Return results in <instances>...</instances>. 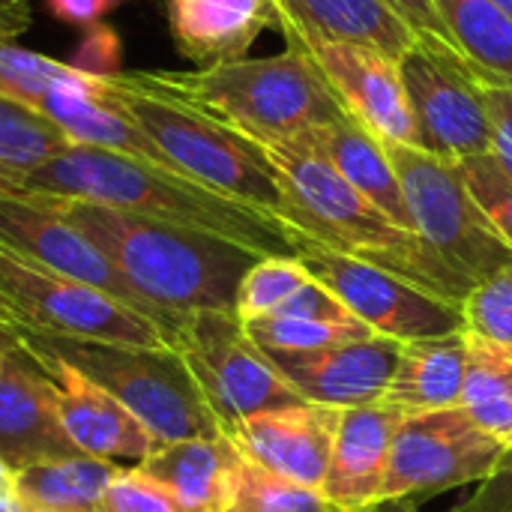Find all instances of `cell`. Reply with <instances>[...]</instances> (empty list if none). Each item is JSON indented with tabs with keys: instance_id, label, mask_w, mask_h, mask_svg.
Masks as SVG:
<instances>
[{
	"instance_id": "cell-1",
	"label": "cell",
	"mask_w": 512,
	"mask_h": 512,
	"mask_svg": "<svg viewBox=\"0 0 512 512\" xmlns=\"http://www.w3.org/2000/svg\"><path fill=\"white\" fill-rule=\"evenodd\" d=\"M18 195H54L105 204L147 219L207 231L258 255L297 258L294 234L270 213L219 195L153 159L69 144L39 165Z\"/></svg>"
},
{
	"instance_id": "cell-2",
	"label": "cell",
	"mask_w": 512,
	"mask_h": 512,
	"mask_svg": "<svg viewBox=\"0 0 512 512\" xmlns=\"http://www.w3.org/2000/svg\"><path fill=\"white\" fill-rule=\"evenodd\" d=\"M36 198H45L87 234L132 291L174 321L198 312H234L243 276L258 258H267L225 237L105 204L54 195Z\"/></svg>"
},
{
	"instance_id": "cell-3",
	"label": "cell",
	"mask_w": 512,
	"mask_h": 512,
	"mask_svg": "<svg viewBox=\"0 0 512 512\" xmlns=\"http://www.w3.org/2000/svg\"><path fill=\"white\" fill-rule=\"evenodd\" d=\"M282 186L279 222L294 240L381 267L441 300L462 303L471 291L408 228L360 195L327 159L297 144H261Z\"/></svg>"
},
{
	"instance_id": "cell-4",
	"label": "cell",
	"mask_w": 512,
	"mask_h": 512,
	"mask_svg": "<svg viewBox=\"0 0 512 512\" xmlns=\"http://www.w3.org/2000/svg\"><path fill=\"white\" fill-rule=\"evenodd\" d=\"M111 93L168 168L279 219L282 186L258 141L168 87L156 72H111Z\"/></svg>"
},
{
	"instance_id": "cell-5",
	"label": "cell",
	"mask_w": 512,
	"mask_h": 512,
	"mask_svg": "<svg viewBox=\"0 0 512 512\" xmlns=\"http://www.w3.org/2000/svg\"><path fill=\"white\" fill-rule=\"evenodd\" d=\"M168 87L258 144H297L348 111L312 51L288 39L273 57H240L186 72H156Z\"/></svg>"
},
{
	"instance_id": "cell-6",
	"label": "cell",
	"mask_w": 512,
	"mask_h": 512,
	"mask_svg": "<svg viewBox=\"0 0 512 512\" xmlns=\"http://www.w3.org/2000/svg\"><path fill=\"white\" fill-rule=\"evenodd\" d=\"M18 330L21 348L39 360L75 366L123 402L159 444L222 432L177 348L81 342Z\"/></svg>"
},
{
	"instance_id": "cell-7",
	"label": "cell",
	"mask_w": 512,
	"mask_h": 512,
	"mask_svg": "<svg viewBox=\"0 0 512 512\" xmlns=\"http://www.w3.org/2000/svg\"><path fill=\"white\" fill-rule=\"evenodd\" d=\"M0 315L15 327L138 348H177V333L117 297L78 279L42 270L0 249Z\"/></svg>"
},
{
	"instance_id": "cell-8",
	"label": "cell",
	"mask_w": 512,
	"mask_h": 512,
	"mask_svg": "<svg viewBox=\"0 0 512 512\" xmlns=\"http://www.w3.org/2000/svg\"><path fill=\"white\" fill-rule=\"evenodd\" d=\"M399 174L414 234L459 276L468 288L512 264V249L498 237L459 165L408 144H387Z\"/></svg>"
},
{
	"instance_id": "cell-9",
	"label": "cell",
	"mask_w": 512,
	"mask_h": 512,
	"mask_svg": "<svg viewBox=\"0 0 512 512\" xmlns=\"http://www.w3.org/2000/svg\"><path fill=\"white\" fill-rule=\"evenodd\" d=\"M0 96L42 111L72 138V144L141 156L165 165L150 138L114 99L108 75L60 63L15 45V39L0 36Z\"/></svg>"
},
{
	"instance_id": "cell-10",
	"label": "cell",
	"mask_w": 512,
	"mask_h": 512,
	"mask_svg": "<svg viewBox=\"0 0 512 512\" xmlns=\"http://www.w3.org/2000/svg\"><path fill=\"white\" fill-rule=\"evenodd\" d=\"M405 96L417 123V147L450 162L489 153L492 129L477 66L444 36L417 30L399 57Z\"/></svg>"
},
{
	"instance_id": "cell-11",
	"label": "cell",
	"mask_w": 512,
	"mask_h": 512,
	"mask_svg": "<svg viewBox=\"0 0 512 512\" xmlns=\"http://www.w3.org/2000/svg\"><path fill=\"white\" fill-rule=\"evenodd\" d=\"M177 351L222 432L246 417L306 402L249 339L234 312H198L183 318Z\"/></svg>"
},
{
	"instance_id": "cell-12",
	"label": "cell",
	"mask_w": 512,
	"mask_h": 512,
	"mask_svg": "<svg viewBox=\"0 0 512 512\" xmlns=\"http://www.w3.org/2000/svg\"><path fill=\"white\" fill-rule=\"evenodd\" d=\"M507 447L483 432L468 411L447 408L402 417L387 456L384 501H426L483 483Z\"/></svg>"
},
{
	"instance_id": "cell-13",
	"label": "cell",
	"mask_w": 512,
	"mask_h": 512,
	"mask_svg": "<svg viewBox=\"0 0 512 512\" xmlns=\"http://www.w3.org/2000/svg\"><path fill=\"white\" fill-rule=\"evenodd\" d=\"M297 258L375 336L417 342L465 330L459 303L441 300L381 267L306 240H297Z\"/></svg>"
},
{
	"instance_id": "cell-14",
	"label": "cell",
	"mask_w": 512,
	"mask_h": 512,
	"mask_svg": "<svg viewBox=\"0 0 512 512\" xmlns=\"http://www.w3.org/2000/svg\"><path fill=\"white\" fill-rule=\"evenodd\" d=\"M0 249L69 279H78L84 285H93L120 303L150 315L153 321L165 324L171 333L180 336V324L159 309H153L147 300H141L132 285L123 279V273L105 258V252L81 234L66 216H60L45 198L36 195H0Z\"/></svg>"
},
{
	"instance_id": "cell-15",
	"label": "cell",
	"mask_w": 512,
	"mask_h": 512,
	"mask_svg": "<svg viewBox=\"0 0 512 512\" xmlns=\"http://www.w3.org/2000/svg\"><path fill=\"white\" fill-rule=\"evenodd\" d=\"M339 408L300 402L246 417L225 429L240 456L267 474L318 489L327 480Z\"/></svg>"
},
{
	"instance_id": "cell-16",
	"label": "cell",
	"mask_w": 512,
	"mask_h": 512,
	"mask_svg": "<svg viewBox=\"0 0 512 512\" xmlns=\"http://www.w3.org/2000/svg\"><path fill=\"white\" fill-rule=\"evenodd\" d=\"M342 108L384 144L417 147V123L405 96L399 60L357 45L303 42Z\"/></svg>"
},
{
	"instance_id": "cell-17",
	"label": "cell",
	"mask_w": 512,
	"mask_h": 512,
	"mask_svg": "<svg viewBox=\"0 0 512 512\" xmlns=\"http://www.w3.org/2000/svg\"><path fill=\"white\" fill-rule=\"evenodd\" d=\"M402 342L369 336L348 345H333L309 354H267L285 381L315 405L363 408L378 405L387 393Z\"/></svg>"
},
{
	"instance_id": "cell-18",
	"label": "cell",
	"mask_w": 512,
	"mask_h": 512,
	"mask_svg": "<svg viewBox=\"0 0 512 512\" xmlns=\"http://www.w3.org/2000/svg\"><path fill=\"white\" fill-rule=\"evenodd\" d=\"M39 363L54 381L60 429L66 432V438L78 453L111 459V462L123 459L138 465L159 447L150 429L93 378L57 360H39Z\"/></svg>"
},
{
	"instance_id": "cell-19",
	"label": "cell",
	"mask_w": 512,
	"mask_h": 512,
	"mask_svg": "<svg viewBox=\"0 0 512 512\" xmlns=\"http://www.w3.org/2000/svg\"><path fill=\"white\" fill-rule=\"evenodd\" d=\"M66 456L78 450L60 429L54 381L18 342L0 369V459L21 471Z\"/></svg>"
},
{
	"instance_id": "cell-20",
	"label": "cell",
	"mask_w": 512,
	"mask_h": 512,
	"mask_svg": "<svg viewBox=\"0 0 512 512\" xmlns=\"http://www.w3.org/2000/svg\"><path fill=\"white\" fill-rule=\"evenodd\" d=\"M399 414L387 405L339 411L333 453L321 495L333 512H372L384 504V477Z\"/></svg>"
},
{
	"instance_id": "cell-21",
	"label": "cell",
	"mask_w": 512,
	"mask_h": 512,
	"mask_svg": "<svg viewBox=\"0 0 512 512\" xmlns=\"http://www.w3.org/2000/svg\"><path fill=\"white\" fill-rule=\"evenodd\" d=\"M135 468L153 477L180 512H228L237 507L243 456L225 432L159 444Z\"/></svg>"
},
{
	"instance_id": "cell-22",
	"label": "cell",
	"mask_w": 512,
	"mask_h": 512,
	"mask_svg": "<svg viewBox=\"0 0 512 512\" xmlns=\"http://www.w3.org/2000/svg\"><path fill=\"white\" fill-rule=\"evenodd\" d=\"M279 30L297 42H339L399 60L417 30L390 0H279Z\"/></svg>"
},
{
	"instance_id": "cell-23",
	"label": "cell",
	"mask_w": 512,
	"mask_h": 512,
	"mask_svg": "<svg viewBox=\"0 0 512 512\" xmlns=\"http://www.w3.org/2000/svg\"><path fill=\"white\" fill-rule=\"evenodd\" d=\"M177 51L195 66L240 60L255 39L279 27V0H168Z\"/></svg>"
},
{
	"instance_id": "cell-24",
	"label": "cell",
	"mask_w": 512,
	"mask_h": 512,
	"mask_svg": "<svg viewBox=\"0 0 512 512\" xmlns=\"http://www.w3.org/2000/svg\"><path fill=\"white\" fill-rule=\"evenodd\" d=\"M465 372H468L465 330L435 339L402 342L381 405L393 408L399 417L459 408L465 390Z\"/></svg>"
},
{
	"instance_id": "cell-25",
	"label": "cell",
	"mask_w": 512,
	"mask_h": 512,
	"mask_svg": "<svg viewBox=\"0 0 512 512\" xmlns=\"http://www.w3.org/2000/svg\"><path fill=\"white\" fill-rule=\"evenodd\" d=\"M297 147H306L318 153L321 159H327L381 213H387L396 225L414 231L408 207H405L402 183L390 162L387 144L378 135H372L363 123H357L351 114L321 129H312L303 141H297Z\"/></svg>"
},
{
	"instance_id": "cell-26",
	"label": "cell",
	"mask_w": 512,
	"mask_h": 512,
	"mask_svg": "<svg viewBox=\"0 0 512 512\" xmlns=\"http://www.w3.org/2000/svg\"><path fill=\"white\" fill-rule=\"evenodd\" d=\"M120 465L96 456H66L15 471V489L42 512H105Z\"/></svg>"
},
{
	"instance_id": "cell-27",
	"label": "cell",
	"mask_w": 512,
	"mask_h": 512,
	"mask_svg": "<svg viewBox=\"0 0 512 512\" xmlns=\"http://www.w3.org/2000/svg\"><path fill=\"white\" fill-rule=\"evenodd\" d=\"M468 336L462 408L504 447H512V345Z\"/></svg>"
},
{
	"instance_id": "cell-28",
	"label": "cell",
	"mask_w": 512,
	"mask_h": 512,
	"mask_svg": "<svg viewBox=\"0 0 512 512\" xmlns=\"http://www.w3.org/2000/svg\"><path fill=\"white\" fill-rule=\"evenodd\" d=\"M69 144L72 138L42 111L0 96V195H18L24 180Z\"/></svg>"
},
{
	"instance_id": "cell-29",
	"label": "cell",
	"mask_w": 512,
	"mask_h": 512,
	"mask_svg": "<svg viewBox=\"0 0 512 512\" xmlns=\"http://www.w3.org/2000/svg\"><path fill=\"white\" fill-rule=\"evenodd\" d=\"M450 39L480 69L512 81V18L492 0H432Z\"/></svg>"
},
{
	"instance_id": "cell-30",
	"label": "cell",
	"mask_w": 512,
	"mask_h": 512,
	"mask_svg": "<svg viewBox=\"0 0 512 512\" xmlns=\"http://www.w3.org/2000/svg\"><path fill=\"white\" fill-rule=\"evenodd\" d=\"M243 327L264 354H309V351L348 345V342L375 336L360 321L336 324V321H309V318H294V315H264L255 321H246Z\"/></svg>"
},
{
	"instance_id": "cell-31",
	"label": "cell",
	"mask_w": 512,
	"mask_h": 512,
	"mask_svg": "<svg viewBox=\"0 0 512 512\" xmlns=\"http://www.w3.org/2000/svg\"><path fill=\"white\" fill-rule=\"evenodd\" d=\"M312 279V273L306 270V264L300 258H288V255H267L258 258L249 273L243 276L240 288H237V303H234V315L246 324L264 315H273L276 309H282L306 282Z\"/></svg>"
},
{
	"instance_id": "cell-32",
	"label": "cell",
	"mask_w": 512,
	"mask_h": 512,
	"mask_svg": "<svg viewBox=\"0 0 512 512\" xmlns=\"http://www.w3.org/2000/svg\"><path fill=\"white\" fill-rule=\"evenodd\" d=\"M240 512H333L327 498L318 489H306L300 483L267 474L264 468L243 459L240 489H237Z\"/></svg>"
},
{
	"instance_id": "cell-33",
	"label": "cell",
	"mask_w": 512,
	"mask_h": 512,
	"mask_svg": "<svg viewBox=\"0 0 512 512\" xmlns=\"http://www.w3.org/2000/svg\"><path fill=\"white\" fill-rule=\"evenodd\" d=\"M465 333L512 345V264L477 282L459 303Z\"/></svg>"
},
{
	"instance_id": "cell-34",
	"label": "cell",
	"mask_w": 512,
	"mask_h": 512,
	"mask_svg": "<svg viewBox=\"0 0 512 512\" xmlns=\"http://www.w3.org/2000/svg\"><path fill=\"white\" fill-rule=\"evenodd\" d=\"M456 165H459V174H462L468 192L486 213V219L492 222L498 237L512 249V177L498 165V159L492 153L468 156Z\"/></svg>"
},
{
	"instance_id": "cell-35",
	"label": "cell",
	"mask_w": 512,
	"mask_h": 512,
	"mask_svg": "<svg viewBox=\"0 0 512 512\" xmlns=\"http://www.w3.org/2000/svg\"><path fill=\"white\" fill-rule=\"evenodd\" d=\"M105 512H180L174 498L144 471L120 468L105 495Z\"/></svg>"
},
{
	"instance_id": "cell-36",
	"label": "cell",
	"mask_w": 512,
	"mask_h": 512,
	"mask_svg": "<svg viewBox=\"0 0 512 512\" xmlns=\"http://www.w3.org/2000/svg\"><path fill=\"white\" fill-rule=\"evenodd\" d=\"M480 81H483L489 129H492L489 153L498 159V165L512 177V81L498 78L492 72H480Z\"/></svg>"
},
{
	"instance_id": "cell-37",
	"label": "cell",
	"mask_w": 512,
	"mask_h": 512,
	"mask_svg": "<svg viewBox=\"0 0 512 512\" xmlns=\"http://www.w3.org/2000/svg\"><path fill=\"white\" fill-rule=\"evenodd\" d=\"M450 512H512V447H507L498 468Z\"/></svg>"
},
{
	"instance_id": "cell-38",
	"label": "cell",
	"mask_w": 512,
	"mask_h": 512,
	"mask_svg": "<svg viewBox=\"0 0 512 512\" xmlns=\"http://www.w3.org/2000/svg\"><path fill=\"white\" fill-rule=\"evenodd\" d=\"M117 3L120 0H45L48 12L72 27H96Z\"/></svg>"
},
{
	"instance_id": "cell-39",
	"label": "cell",
	"mask_w": 512,
	"mask_h": 512,
	"mask_svg": "<svg viewBox=\"0 0 512 512\" xmlns=\"http://www.w3.org/2000/svg\"><path fill=\"white\" fill-rule=\"evenodd\" d=\"M405 18H408V24L414 27V30H426V33H435V36H444V39H450V33H447V27H444V21H441V15H438V9H435V3L432 0H390ZM453 42V39H450ZM456 45V42H453Z\"/></svg>"
},
{
	"instance_id": "cell-40",
	"label": "cell",
	"mask_w": 512,
	"mask_h": 512,
	"mask_svg": "<svg viewBox=\"0 0 512 512\" xmlns=\"http://www.w3.org/2000/svg\"><path fill=\"white\" fill-rule=\"evenodd\" d=\"M30 21H33L30 0H0V36L18 39L21 33H27Z\"/></svg>"
},
{
	"instance_id": "cell-41",
	"label": "cell",
	"mask_w": 512,
	"mask_h": 512,
	"mask_svg": "<svg viewBox=\"0 0 512 512\" xmlns=\"http://www.w3.org/2000/svg\"><path fill=\"white\" fill-rule=\"evenodd\" d=\"M18 348V330H15V324L12 321H6L3 315H0V369L6 366V360H9V354Z\"/></svg>"
},
{
	"instance_id": "cell-42",
	"label": "cell",
	"mask_w": 512,
	"mask_h": 512,
	"mask_svg": "<svg viewBox=\"0 0 512 512\" xmlns=\"http://www.w3.org/2000/svg\"><path fill=\"white\" fill-rule=\"evenodd\" d=\"M0 512H42V510H39V507H33L30 501H24V498L15 492V495L0 498Z\"/></svg>"
},
{
	"instance_id": "cell-43",
	"label": "cell",
	"mask_w": 512,
	"mask_h": 512,
	"mask_svg": "<svg viewBox=\"0 0 512 512\" xmlns=\"http://www.w3.org/2000/svg\"><path fill=\"white\" fill-rule=\"evenodd\" d=\"M18 489H15V468H9L3 459H0V498H6V495H15Z\"/></svg>"
},
{
	"instance_id": "cell-44",
	"label": "cell",
	"mask_w": 512,
	"mask_h": 512,
	"mask_svg": "<svg viewBox=\"0 0 512 512\" xmlns=\"http://www.w3.org/2000/svg\"><path fill=\"white\" fill-rule=\"evenodd\" d=\"M372 512H420V510H417V504H414V501H384V504H378Z\"/></svg>"
},
{
	"instance_id": "cell-45",
	"label": "cell",
	"mask_w": 512,
	"mask_h": 512,
	"mask_svg": "<svg viewBox=\"0 0 512 512\" xmlns=\"http://www.w3.org/2000/svg\"><path fill=\"white\" fill-rule=\"evenodd\" d=\"M492 3H498V6H501V9H504V12L512 18V0H492Z\"/></svg>"
},
{
	"instance_id": "cell-46",
	"label": "cell",
	"mask_w": 512,
	"mask_h": 512,
	"mask_svg": "<svg viewBox=\"0 0 512 512\" xmlns=\"http://www.w3.org/2000/svg\"><path fill=\"white\" fill-rule=\"evenodd\" d=\"M228 512H240V510H237V507H234V510H228Z\"/></svg>"
}]
</instances>
